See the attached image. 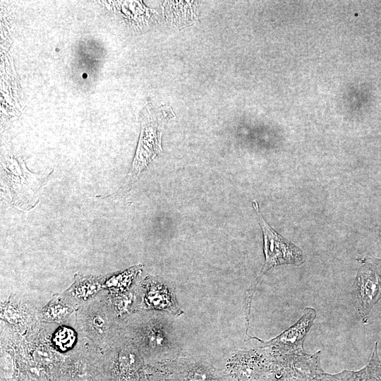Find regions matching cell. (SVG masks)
<instances>
[{
  "instance_id": "obj_14",
  "label": "cell",
  "mask_w": 381,
  "mask_h": 381,
  "mask_svg": "<svg viewBox=\"0 0 381 381\" xmlns=\"http://www.w3.org/2000/svg\"><path fill=\"white\" fill-rule=\"evenodd\" d=\"M1 320L18 334L24 335L40 322V311L15 296L1 303Z\"/></svg>"
},
{
  "instance_id": "obj_13",
  "label": "cell",
  "mask_w": 381,
  "mask_h": 381,
  "mask_svg": "<svg viewBox=\"0 0 381 381\" xmlns=\"http://www.w3.org/2000/svg\"><path fill=\"white\" fill-rule=\"evenodd\" d=\"M166 381H230L211 364L201 361L181 360L171 365Z\"/></svg>"
},
{
  "instance_id": "obj_22",
  "label": "cell",
  "mask_w": 381,
  "mask_h": 381,
  "mask_svg": "<svg viewBox=\"0 0 381 381\" xmlns=\"http://www.w3.org/2000/svg\"><path fill=\"white\" fill-rule=\"evenodd\" d=\"M363 259L374 265L381 273V258L365 257Z\"/></svg>"
},
{
  "instance_id": "obj_7",
  "label": "cell",
  "mask_w": 381,
  "mask_h": 381,
  "mask_svg": "<svg viewBox=\"0 0 381 381\" xmlns=\"http://www.w3.org/2000/svg\"><path fill=\"white\" fill-rule=\"evenodd\" d=\"M103 354L108 378L114 381H144L143 357L121 333Z\"/></svg>"
},
{
  "instance_id": "obj_18",
  "label": "cell",
  "mask_w": 381,
  "mask_h": 381,
  "mask_svg": "<svg viewBox=\"0 0 381 381\" xmlns=\"http://www.w3.org/2000/svg\"><path fill=\"white\" fill-rule=\"evenodd\" d=\"M109 299L112 308L121 320L140 310L141 291L140 286L131 288L121 294H109Z\"/></svg>"
},
{
  "instance_id": "obj_5",
  "label": "cell",
  "mask_w": 381,
  "mask_h": 381,
  "mask_svg": "<svg viewBox=\"0 0 381 381\" xmlns=\"http://www.w3.org/2000/svg\"><path fill=\"white\" fill-rule=\"evenodd\" d=\"M56 378L59 381H105L108 380L103 353L82 341L64 356Z\"/></svg>"
},
{
  "instance_id": "obj_1",
  "label": "cell",
  "mask_w": 381,
  "mask_h": 381,
  "mask_svg": "<svg viewBox=\"0 0 381 381\" xmlns=\"http://www.w3.org/2000/svg\"><path fill=\"white\" fill-rule=\"evenodd\" d=\"M103 291L75 311L78 332L102 353L112 346L121 327V320L111 306L108 291Z\"/></svg>"
},
{
  "instance_id": "obj_17",
  "label": "cell",
  "mask_w": 381,
  "mask_h": 381,
  "mask_svg": "<svg viewBox=\"0 0 381 381\" xmlns=\"http://www.w3.org/2000/svg\"><path fill=\"white\" fill-rule=\"evenodd\" d=\"M77 309L61 294L53 295L50 301L40 311L41 322L59 324L64 322Z\"/></svg>"
},
{
  "instance_id": "obj_2",
  "label": "cell",
  "mask_w": 381,
  "mask_h": 381,
  "mask_svg": "<svg viewBox=\"0 0 381 381\" xmlns=\"http://www.w3.org/2000/svg\"><path fill=\"white\" fill-rule=\"evenodd\" d=\"M52 172L37 174L30 171L24 161L17 157H8L1 168V193L15 207L27 211L39 202L41 189Z\"/></svg>"
},
{
  "instance_id": "obj_6",
  "label": "cell",
  "mask_w": 381,
  "mask_h": 381,
  "mask_svg": "<svg viewBox=\"0 0 381 381\" xmlns=\"http://www.w3.org/2000/svg\"><path fill=\"white\" fill-rule=\"evenodd\" d=\"M169 107L159 111L157 115L144 117L140 140L131 168L126 178L123 189L130 188L138 179L148 164L161 152V137L163 126L173 116Z\"/></svg>"
},
{
  "instance_id": "obj_8",
  "label": "cell",
  "mask_w": 381,
  "mask_h": 381,
  "mask_svg": "<svg viewBox=\"0 0 381 381\" xmlns=\"http://www.w3.org/2000/svg\"><path fill=\"white\" fill-rule=\"evenodd\" d=\"M315 318V310L307 307L294 324L276 337L265 341L250 335L248 337L259 341L262 348H268L270 350H267V352L270 356L301 353L304 351L305 338L313 326Z\"/></svg>"
},
{
  "instance_id": "obj_12",
  "label": "cell",
  "mask_w": 381,
  "mask_h": 381,
  "mask_svg": "<svg viewBox=\"0 0 381 381\" xmlns=\"http://www.w3.org/2000/svg\"><path fill=\"white\" fill-rule=\"evenodd\" d=\"M140 310H164L179 315L183 311L179 307L174 291L162 279L148 277L140 284Z\"/></svg>"
},
{
  "instance_id": "obj_19",
  "label": "cell",
  "mask_w": 381,
  "mask_h": 381,
  "mask_svg": "<svg viewBox=\"0 0 381 381\" xmlns=\"http://www.w3.org/2000/svg\"><path fill=\"white\" fill-rule=\"evenodd\" d=\"M143 265L139 264L124 271L104 275L103 288L110 294L123 293L131 289L134 280L141 273Z\"/></svg>"
},
{
  "instance_id": "obj_3",
  "label": "cell",
  "mask_w": 381,
  "mask_h": 381,
  "mask_svg": "<svg viewBox=\"0 0 381 381\" xmlns=\"http://www.w3.org/2000/svg\"><path fill=\"white\" fill-rule=\"evenodd\" d=\"M149 315L133 322L121 320V333L136 347L143 358H165L174 347L171 334L160 318Z\"/></svg>"
},
{
  "instance_id": "obj_23",
  "label": "cell",
  "mask_w": 381,
  "mask_h": 381,
  "mask_svg": "<svg viewBox=\"0 0 381 381\" xmlns=\"http://www.w3.org/2000/svg\"><path fill=\"white\" fill-rule=\"evenodd\" d=\"M147 381H165V379L163 378L161 375H152L150 379L148 380Z\"/></svg>"
},
{
  "instance_id": "obj_24",
  "label": "cell",
  "mask_w": 381,
  "mask_h": 381,
  "mask_svg": "<svg viewBox=\"0 0 381 381\" xmlns=\"http://www.w3.org/2000/svg\"><path fill=\"white\" fill-rule=\"evenodd\" d=\"M379 238H380V241L381 243V224H380V230H379Z\"/></svg>"
},
{
  "instance_id": "obj_10",
  "label": "cell",
  "mask_w": 381,
  "mask_h": 381,
  "mask_svg": "<svg viewBox=\"0 0 381 381\" xmlns=\"http://www.w3.org/2000/svg\"><path fill=\"white\" fill-rule=\"evenodd\" d=\"M320 353H301L270 356L272 370L282 371L298 381H320L324 373Z\"/></svg>"
},
{
  "instance_id": "obj_9",
  "label": "cell",
  "mask_w": 381,
  "mask_h": 381,
  "mask_svg": "<svg viewBox=\"0 0 381 381\" xmlns=\"http://www.w3.org/2000/svg\"><path fill=\"white\" fill-rule=\"evenodd\" d=\"M353 294L356 308L363 323H367L374 306L381 299V273L371 263L361 260Z\"/></svg>"
},
{
  "instance_id": "obj_16",
  "label": "cell",
  "mask_w": 381,
  "mask_h": 381,
  "mask_svg": "<svg viewBox=\"0 0 381 381\" xmlns=\"http://www.w3.org/2000/svg\"><path fill=\"white\" fill-rule=\"evenodd\" d=\"M377 347L376 341L369 362L362 369L356 371L344 370L334 375L324 372L320 381H381V361Z\"/></svg>"
},
{
  "instance_id": "obj_20",
  "label": "cell",
  "mask_w": 381,
  "mask_h": 381,
  "mask_svg": "<svg viewBox=\"0 0 381 381\" xmlns=\"http://www.w3.org/2000/svg\"><path fill=\"white\" fill-rule=\"evenodd\" d=\"M52 341L59 352L68 353L76 346L77 332L69 326L61 325L53 332Z\"/></svg>"
},
{
  "instance_id": "obj_21",
  "label": "cell",
  "mask_w": 381,
  "mask_h": 381,
  "mask_svg": "<svg viewBox=\"0 0 381 381\" xmlns=\"http://www.w3.org/2000/svg\"><path fill=\"white\" fill-rule=\"evenodd\" d=\"M264 381H298L290 375L279 371L271 370L266 376Z\"/></svg>"
},
{
  "instance_id": "obj_15",
  "label": "cell",
  "mask_w": 381,
  "mask_h": 381,
  "mask_svg": "<svg viewBox=\"0 0 381 381\" xmlns=\"http://www.w3.org/2000/svg\"><path fill=\"white\" fill-rule=\"evenodd\" d=\"M103 277L75 274L73 283L61 294L78 310L104 290Z\"/></svg>"
},
{
  "instance_id": "obj_4",
  "label": "cell",
  "mask_w": 381,
  "mask_h": 381,
  "mask_svg": "<svg viewBox=\"0 0 381 381\" xmlns=\"http://www.w3.org/2000/svg\"><path fill=\"white\" fill-rule=\"evenodd\" d=\"M253 206L256 212L263 234V250L265 260L260 272L248 291V314L250 313V301L257 284L268 270L282 265H301L305 261L303 250L282 237L267 223L260 214L258 203L255 200L253 202Z\"/></svg>"
},
{
  "instance_id": "obj_11",
  "label": "cell",
  "mask_w": 381,
  "mask_h": 381,
  "mask_svg": "<svg viewBox=\"0 0 381 381\" xmlns=\"http://www.w3.org/2000/svg\"><path fill=\"white\" fill-rule=\"evenodd\" d=\"M228 369L236 381H264L272 367L267 351H250L238 354Z\"/></svg>"
}]
</instances>
